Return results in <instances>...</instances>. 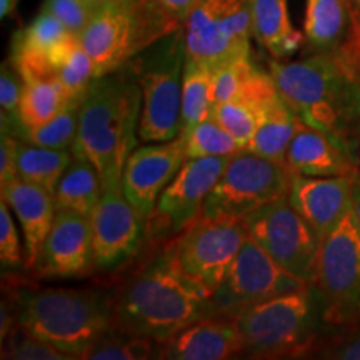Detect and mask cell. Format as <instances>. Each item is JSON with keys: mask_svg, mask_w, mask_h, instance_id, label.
<instances>
[{"mask_svg": "<svg viewBox=\"0 0 360 360\" xmlns=\"http://www.w3.org/2000/svg\"><path fill=\"white\" fill-rule=\"evenodd\" d=\"M352 210L355 214V217L360 222V179H357L355 182V188H354V202H352Z\"/></svg>", "mask_w": 360, "mask_h": 360, "instance_id": "obj_44", "label": "cell"}, {"mask_svg": "<svg viewBox=\"0 0 360 360\" xmlns=\"http://www.w3.org/2000/svg\"><path fill=\"white\" fill-rule=\"evenodd\" d=\"M249 237L242 220L200 215L172 238L175 259L184 272L212 292L222 283Z\"/></svg>", "mask_w": 360, "mask_h": 360, "instance_id": "obj_12", "label": "cell"}, {"mask_svg": "<svg viewBox=\"0 0 360 360\" xmlns=\"http://www.w3.org/2000/svg\"><path fill=\"white\" fill-rule=\"evenodd\" d=\"M242 355V339L233 317L212 315L188 323L164 342L162 359L227 360Z\"/></svg>", "mask_w": 360, "mask_h": 360, "instance_id": "obj_20", "label": "cell"}, {"mask_svg": "<svg viewBox=\"0 0 360 360\" xmlns=\"http://www.w3.org/2000/svg\"><path fill=\"white\" fill-rule=\"evenodd\" d=\"M79 37L51 12L40 11L25 29L13 35L11 64L22 77H57V70Z\"/></svg>", "mask_w": 360, "mask_h": 360, "instance_id": "obj_18", "label": "cell"}, {"mask_svg": "<svg viewBox=\"0 0 360 360\" xmlns=\"http://www.w3.org/2000/svg\"><path fill=\"white\" fill-rule=\"evenodd\" d=\"M72 159H74L72 150L34 146V143L19 139V143H17V177L35 184V186L45 188L53 195Z\"/></svg>", "mask_w": 360, "mask_h": 360, "instance_id": "obj_28", "label": "cell"}, {"mask_svg": "<svg viewBox=\"0 0 360 360\" xmlns=\"http://www.w3.org/2000/svg\"><path fill=\"white\" fill-rule=\"evenodd\" d=\"M182 137L184 147H186V160L200 159V157L233 155L242 150L233 135L229 134L212 117L202 120L188 132L182 134Z\"/></svg>", "mask_w": 360, "mask_h": 360, "instance_id": "obj_32", "label": "cell"}, {"mask_svg": "<svg viewBox=\"0 0 360 360\" xmlns=\"http://www.w3.org/2000/svg\"><path fill=\"white\" fill-rule=\"evenodd\" d=\"M352 2V8H354V15L360 20V0H350Z\"/></svg>", "mask_w": 360, "mask_h": 360, "instance_id": "obj_45", "label": "cell"}, {"mask_svg": "<svg viewBox=\"0 0 360 360\" xmlns=\"http://www.w3.org/2000/svg\"><path fill=\"white\" fill-rule=\"evenodd\" d=\"M355 74H357V75H359V84H360V67H359V69H357V70H355Z\"/></svg>", "mask_w": 360, "mask_h": 360, "instance_id": "obj_47", "label": "cell"}, {"mask_svg": "<svg viewBox=\"0 0 360 360\" xmlns=\"http://www.w3.org/2000/svg\"><path fill=\"white\" fill-rule=\"evenodd\" d=\"M102 197V180L94 165L82 159H72L53 193L58 210H70L90 217Z\"/></svg>", "mask_w": 360, "mask_h": 360, "instance_id": "obj_27", "label": "cell"}, {"mask_svg": "<svg viewBox=\"0 0 360 360\" xmlns=\"http://www.w3.org/2000/svg\"><path fill=\"white\" fill-rule=\"evenodd\" d=\"M96 272L122 267L147 240V224L125 197L122 184L103 188L90 215Z\"/></svg>", "mask_w": 360, "mask_h": 360, "instance_id": "obj_15", "label": "cell"}, {"mask_svg": "<svg viewBox=\"0 0 360 360\" xmlns=\"http://www.w3.org/2000/svg\"><path fill=\"white\" fill-rule=\"evenodd\" d=\"M269 72L297 117L349 155V137L360 122L359 75L337 53L323 52L295 62L276 58Z\"/></svg>", "mask_w": 360, "mask_h": 360, "instance_id": "obj_4", "label": "cell"}, {"mask_svg": "<svg viewBox=\"0 0 360 360\" xmlns=\"http://www.w3.org/2000/svg\"><path fill=\"white\" fill-rule=\"evenodd\" d=\"M13 8H15V0H0V17L2 19L11 17Z\"/></svg>", "mask_w": 360, "mask_h": 360, "instance_id": "obj_43", "label": "cell"}, {"mask_svg": "<svg viewBox=\"0 0 360 360\" xmlns=\"http://www.w3.org/2000/svg\"><path fill=\"white\" fill-rule=\"evenodd\" d=\"M236 321L242 355L249 359L310 357L330 328L322 294L314 283L252 305Z\"/></svg>", "mask_w": 360, "mask_h": 360, "instance_id": "obj_5", "label": "cell"}, {"mask_svg": "<svg viewBox=\"0 0 360 360\" xmlns=\"http://www.w3.org/2000/svg\"><path fill=\"white\" fill-rule=\"evenodd\" d=\"M310 357L330 360H360V323L352 327L328 328Z\"/></svg>", "mask_w": 360, "mask_h": 360, "instance_id": "obj_37", "label": "cell"}, {"mask_svg": "<svg viewBox=\"0 0 360 360\" xmlns=\"http://www.w3.org/2000/svg\"><path fill=\"white\" fill-rule=\"evenodd\" d=\"M290 182L287 164L242 148L231 155L207 197L202 215L242 220L265 204L289 195Z\"/></svg>", "mask_w": 360, "mask_h": 360, "instance_id": "obj_9", "label": "cell"}, {"mask_svg": "<svg viewBox=\"0 0 360 360\" xmlns=\"http://www.w3.org/2000/svg\"><path fill=\"white\" fill-rule=\"evenodd\" d=\"M94 2L98 4V6H103V4H110V2H122V0H94Z\"/></svg>", "mask_w": 360, "mask_h": 360, "instance_id": "obj_46", "label": "cell"}, {"mask_svg": "<svg viewBox=\"0 0 360 360\" xmlns=\"http://www.w3.org/2000/svg\"><path fill=\"white\" fill-rule=\"evenodd\" d=\"M314 285L330 328L360 323V222L350 209L322 240Z\"/></svg>", "mask_w": 360, "mask_h": 360, "instance_id": "obj_8", "label": "cell"}, {"mask_svg": "<svg viewBox=\"0 0 360 360\" xmlns=\"http://www.w3.org/2000/svg\"><path fill=\"white\" fill-rule=\"evenodd\" d=\"M24 90L20 97V124L24 129L40 127L51 122L72 101L69 90L58 77H22Z\"/></svg>", "mask_w": 360, "mask_h": 360, "instance_id": "obj_26", "label": "cell"}, {"mask_svg": "<svg viewBox=\"0 0 360 360\" xmlns=\"http://www.w3.org/2000/svg\"><path fill=\"white\" fill-rule=\"evenodd\" d=\"M299 124L300 119L278 92L264 105L257 130L247 148L270 160L285 164L287 148L299 129Z\"/></svg>", "mask_w": 360, "mask_h": 360, "instance_id": "obj_25", "label": "cell"}, {"mask_svg": "<svg viewBox=\"0 0 360 360\" xmlns=\"http://www.w3.org/2000/svg\"><path fill=\"white\" fill-rule=\"evenodd\" d=\"M17 143L19 137L2 125V142H0V186H6L17 179Z\"/></svg>", "mask_w": 360, "mask_h": 360, "instance_id": "obj_40", "label": "cell"}, {"mask_svg": "<svg viewBox=\"0 0 360 360\" xmlns=\"http://www.w3.org/2000/svg\"><path fill=\"white\" fill-rule=\"evenodd\" d=\"M214 67L186 58L182 84V134L212 117Z\"/></svg>", "mask_w": 360, "mask_h": 360, "instance_id": "obj_29", "label": "cell"}, {"mask_svg": "<svg viewBox=\"0 0 360 360\" xmlns=\"http://www.w3.org/2000/svg\"><path fill=\"white\" fill-rule=\"evenodd\" d=\"M255 0H197L188 13L187 58L217 67L232 58L250 56Z\"/></svg>", "mask_w": 360, "mask_h": 360, "instance_id": "obj_10", "label": "cell"}, {"mask_svg": "<svg viewBox=\"0 0 360 360\" xmlns=\"http://www.w3.org/2000/svg\"><path fill=\"white\" fill-rule=\"evenodd\" d=\"M354 25L350 0H307L304 37L312 53H334L349 37Z\"/></svg>", "mask_w": 360, "mask_h": 360, "instance_id": "obj_23", "label": "cell"}, {"mask_svg": "<svg viewBox=\"0 0 360 360\" xmlns=\"http://www.w3.org/2000/svg\"><path fill=\"white\" fill-rule=\"evenodd\" d=\"M80 101H72L64 110L51 122L34 129H24L20 134L22 141L34 146L58 148V150H72L79 130Z\"/></svg>", "mask_w": 360, "mask_h": 360, "instance_id": "obj_33", "label": "cell"}, {"mask_svg": "<svg viewBox=\"0 0 360 360\" xmlns=\"http://www.w3.org/2000/svg\"><path fill=\"white\" fill-rule=\"evenodd\" d=\"M112 297L115 327L162 344L188 323L214 315L212 292L184 272L172 238L132 270Z\"/></svg>", "mask_w": 360, "mask_h": 360, "instance_id": "obj_1", "label": "cell"}, {"mask_svg": "<svg viewBox=\"0 0 360 360\" xmlns=\"http://www.w3.org/2000/svg\"><path fill=\"white\" fill-rule=\"evenodd\" d=\"M30 272L49 278H77L96 272L90 217L58 210Z\"/></svg>", "mask_w": 360, "mask_h": 360, "instance_id": "obj_17", "label": "cell"}, {"mask_svg": "<svg viewBox=\"0 0 360 360\" xmlns=\"http://www.w3.org/2000/svg\"><path fill=\"white\" fill-rule=\"evenodd\" d=\"M142 90L129 65L98 77L80 102L72 155L94 165L102 191L122 184L125 162L137 147Z\"/></svg>", "mask_w": 360, "mask_h": 360, "instance_id": "obj_3", "label": "cell"}, {"mask_svg": "<svg viewBox=\"0 0 360 360\" xmlns=\"http://www.w3.org/2000/svg\"><path fill=\"white\" fill-rule=\"evenodd\" d=\"M57 77L69 90L72 98H84L94 80L97 79L96 64L92 57L85 52L80 40L75 42L69 56L64 58L57 70Z\"/></svg>", "mask_w": 360, "mask_h": 360, "instance_id": "obj_35", "label": "cell"}, {"mask_svg": "<svg viewBox=\"0 0 360 360\" xmlns=\"http://www.w3.org/2000/svg\"><path fill=\"white\" fill-rule=\"evenodd\" d=\"M0 188L2 199L11 207L22 227L27 269L30 270L37 262L40 249L56 219L57 209L53 195L20 177L11 180L6 186H0Z\"/></svg>", "mask_w": 360, "mask_h": 360, "instance_id": "obj_21", "label": "cell"}, {"mask_svg": "<svg viewBox=\"0 0 360 360\" xmlns=\"http://www.w3.org/2000/svg\"><path fill=\"white\" fill-rule=\"evenodd\" d=\"M285 164L292 174L309 177H357V170L350 157L326 134L304 124L302 120L287 148Z\"/></svg>", "mask_w": 360, "mask_h": 360, "instance_id": "obj_22", "label": "cell"}, {"mask_svg": "<svg viewBox=\"0 0 360 360\" xmlns=\"http://www.w3.org/2000/svg\"><path fill=\"white\" fill-rule=\"evenodd\" d=\"M289 0H255L254 37L277 60L290 57L304 44V35L292 25Z\"/></svg>", "mask_w": 360, "mask_h": 360, "instance_id": "obj_24", "label": "cell"}, {"mask_svg": "<svg viewBox=\"0 0 360 360\" xmlns=\"http://www.w3.org/2000/svg\"><path fill=\"white\" fill-rule=\"evenodd\" d=\"M24 90V79L11 62H4L0 69V109L2 125L20 139L24 127L20 124V97Z\"/></svg>", "mask_w": 360, "mask_h": 360, "instance_id": "obj_36", "label": "cell"}, {"mask_svg": "<svg viewBox=\"0 0 360 360\" xmlns=\"http://www.w3.org/2000/svg\"><path fill=\"white\" fill-rule=\"evenodd\" d=\"M307 282L281 267L250 237L229 269L222 283L214 290L212 314L236 319L252 305L272 297L302 289Z\"/></svg>", "mask_w": 360, "mask_h": 360, "instance_id": "obj_13", "label": "cell"}, {"mask_svg": "<svg viewBox=\"0 0 360 360\" xmlns=\"http://www.w3.org/2000/svg\"><path fill=\"white\" fill-rule=\"evenodd\" d=\"M2 359L6 360H75L74 355L57 349L25 327L13 323L2 337Z\"/></svg>", "mask_w": 360, "mask_h": 360, "instance_id": "obj_34", "label": "cell"}, {"mask_svg": "<svg viewBox=\"0 0 360 360\" xmlns=\"http://www.w3.org/2000/svg\"><path fill=\"white\" fill-rule=\"evenodd\" d=\"M357 177H309L292 174L289 202L319 237L326 238L352 209Z\"/></svg>", "mask_w": 360, "mask_h": 360, "instance_id": "obj_19", "label": "cell"}, {"mask_svg": "<svg viewBox=\"0 0 360 360\" xmlns=\"http://www.w3.org/2000/svg\"><path fill=\"white\" fill-rule=\"evenodd\" d=\"M13 323L79 360L114 327V297L98 289L11 283L2 302V337Z\"/></svg>", "mask_w": 360, "mask_h": 360, "instance_id": "obj_2", "label": "cell"}, {"mask_svg": "<svg viewBox=\"0 0 360 360\" xmlns=\"http://www.w3.org/2000/svg\"><path fill=\"white\" fill-rule=\"evenodd\" d=\"M242 222L252 240L281 267L300 281L314 283L322 238L292 207L289 197L265 204Z\"/></svg>", "mask_w": 360, "mask_h": 360, "instance_id": "obj_11", "label": "cell"}, {"mask_svg": "<svg viewBox=\"0 0 360 360\" xmlns=\"http://www.w3.org/2000/svg\"><path fill=\"white\" fill-rule=\"evenodd\" d=\"M267 102L262 103L249 97H236L232 101L217 103L212 110V119L233 135L238 146L247 148L257 130L260 114Z\"/></svg>", "mask_w": 360, "mask_h": 360, "instance_id": "obj_31", "label": "cell"}, {"mask_svg": "<svg viewBox=\"0 0 360 360\" xmlns=\"http://www.w3.org/2000/svg\"><path fill=\"white\" fill-rule=\"evenodd\" d=\"M186 30L165 35L129 62L142 90L141 142H169L182 135Z\"/></svg>", "mask_w": 360, "mask_h": 360, "instance_id": "obj_7", "label": "cell"}, {"mask_svg": "<svg viewBox=\"0 0 360 360\" xmlns=\"http://www.w3.org/2000/svg\"><path fill=\"white\" fill-rule=\"evenodd\" d=\"M231 155L187 159L162 191L147 220V240H170L202 215L205 200L222 175Z\"/></svg>", "mask_w": 360, "mask_h": 360, "instance_id": "obj_14", "label": "cell"}, {"mask_svg": "<svg viewBox=\"0 0 360 360\" xmlns=\"http://www.w3.org/2000/svg\"><path fill=\"white\" fill-rule=\"evenodd\" d=\"M184 24L154 0L103 4L79 40L96 64L97 79L122 69L134 57Z\"/></svg>", "mask_w": 360, "mask_h": 360, "instance_id": "obj_6", "label": "cell"}, {"mask_svg": "<svg viewBox=\"0 0 360 360\" xmlns=\"http://www.w3.org/2000/svg\"><path fill=\"white\" fill-rule=\"evenodd\" d=\"M98 7L101 6L94 0H45L42 8L57 17L72 35L80 37Z\"/></svg>", "mask_w": 360, "mask_h": 360, "instance_id": "obj_38", "label": "cell"}, {"mask_svg": "<svg viewBox=\"0 0 360 360\" xmlns=\"http://www.w3.org/2000/svg\"><path fill=\"white\" fill-rule=\"evenodd\" d=\"M164 344L150 337L110 327L85 354L87 360H157L162 359Z\"/></svg>", "mask_w": 360, "mask_h": 360, "instance_id": "obj_30", "label": "cell"}, {"mask_svg": "<svg viewBox=\"0 0 360 360\" xmlns=\"http://www.w3.org/2000/svg\"><path fill=\"white\" fill-rule=\"evenodd\" d=\"M154 2L180 24H186L188 13L192 12L197 0H154Z\"/></svg>", "mask_w": 360, "mask_h": 360, "instance_id": "obj_41", "label": "cell"}, {"mask_svg": "<svg viewBox=\"0 0 360 360\" xmlns=\"http://www.w3.org/2000/svg\"><path fill=\"white\" fill-rule=\"evenodd\" d=\"M0 264L2 270L27 269V259L22 252L19 232L11 215V207L6 200L0 202Z\"/></svg>", "mask_w": 360, "mask_h": 360, "instance_id": "obj_39", "label": "cell"}, {"mask_svg": "<svg viewBox=\"0 0 360 360\" xmlns=\"http://www.w3.org/2000/svg\"><path fill=\"white\" fill-rule=\"evenodd\" d=\"M347 150H349L350 160L354 162L355 170H357V177L360 179V122L355 125L354 132L350 134Z\"/></svg>", "mask_w": 360, "mask_h": 360, "instance_id": "obj_42", "label": "cell"}, {"mask_svg": "<svg viewBox=\"0 0 360 360\" xmlns=\"http://www.w3.org/2000/svg\"><path fill=\"white\" fill-rule=\"evenodd\" d=\"M186 162L184 137L137 146L125 162L122 188L141 217L150 219L159 195Z\"/></svg>", "mask_w": 360, "mask_h": 360, "instance_id": "obj_16", "label": "cell"}]
</instances>
